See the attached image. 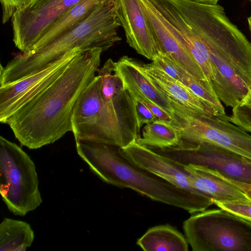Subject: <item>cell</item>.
<instances>
[{
	"label": "cell",
	"mask_w": 251,
	"mask_h": 251,
	"mask_svg": "<svg viewBox=\"0 0 251 251\" xmlns=\"http://www.w3.org/2000/svg\"><path fill=\"white\" fill-rule=\"evenodd\" d=\"M103 51L81 50L55 82L8 119L6 124L22 146L39 149L72 131L75 104L96 76Z\"/></svg>",
	"instance_id": "1"
},
{
	"label": "cell",
	"mask_w": 251,
	"mask_h": 251,
	"mask_svg": "<svg viewBox=\"0 0 251 251\" xmlns=\"http://www.w3.org/2000/svg\"><path fill=\"white\" fill-rule=\"evenodd\" d=\"M194 26L209 51L214 91L233 108L251 91V43L222 7L201 15Z\"/></svg>",
	"instance_id": "2"
},
{
	"label": "cell",
	"mask_w": 251,
	"mask_h": 251,
	"mask_svg": "<svg viewBox=\"0 0 251 251\" xmlns=\"http://www.w3.org/2000/svg\"><path fill=\"white\" fill-rule=\"evenodd\" d=\"M116 0H104L76 24L45 45L16 54L5 67L0 65L3 86L37 73L76 49L100 48L106 51L121 38Z\"/></svg>",
	"instance_id": "3"
},
{
	"label": "cell",
	"mask_w": 251,
	"mask_h": 251,
	"mask_svg": "<svg viewBox=\"0 0 251 251\" xmlns=\"http://www.w3.org/2000/svg\"><path fill=\"white\" fill-rule=\"evenodd\" d=\"M79 156L103 181L132 189L152 200L193 213L214 204L207 196L178 187L134 164L119 147L89 141L75 142Z\"/></svg>",
	"instance_id": "4"
},
{
	"label": "cell",
	"mask_w": 251,
	"mask_h": 251,
	"mask_svg": "<svg viewBox=\"0 0 251 251\" xmlns=\"http://www.w3.org/2000/svg\"><path fill=\"white\" fill-rule=\"evenodd\" d=\"M96 75L79 96L72 118L75 142L89 141L125 147L140 137L134 98L125 87L106 101Z\"/></svg>",
	"instance_id": "5"
},
{
	"label": "cell",
	"mask_w": 251,
	"mask_h": 251,
	"mask_svg": "<svg viewBox=\"0 0 251 251\" xmlns=\"http://www.w3.org/2000/svg\"><path fill=\"white\" fill-rule=\"evenodd\" d=\"M183 229L193 251H251V221L223 208L192 215Z\"/></svg>",
	"instance_id": "6"
},
{
	"label": "cell",
	"mask_w": 251,
	"mask_h": 251,
	"mask_svg": "<svg viewBox=\"0 0 251 251\" xmlns=\"http://www.w3.org/2000/svg\"><path fill=\"white\" fill-rule=\"evenodd\" d=\"M34 163L19 146L0 137V191L15 215L25 216L42 202Z\"/></svg>",
	"instance_id": "7"
},
{
	"label": "cell",
	"mask_w": 251,
	"mask_h": 251,
	"mask_svg": "<svg viewBox=\"0 0 251 251\" xmlns=\"http://www.w3.org/2000/svg\"><path fill=\"white\" fill-rule=\"evenodd\" d=\"M179 146L215 145L251 159V135L229 121V116L199 117L184 111L180 116Z\"/></svg>",
	"instance_id": "8"
},
{
	"label": "cell",
	"mask_w": 251,
	"mask_h": 251,
	"mask_svg": "<svg viewBox=\"0 0 251 251\" xmlns=\"http://www.w3.org/2000/svg\"><path fill=\"white\" fill-rule=\"evenodd\" d=\"M155 151L180 164L201 166L228 179L251 184V159L225 148L202 143Z\"/></svg>",
	"instance_id": "9"
},
{
	"label": "cell",
	"mask_w": 251,
	"mask_h": 251,
	"mask_svg": "<svg viewBox=\"0 0 251 251\" xmlns=\"http://www.w3.org/2000/svg\"><path fill=\"white\" fill-rule=\"evenodd\" d=\"M81 0H32L11 19L13 41L22 53H27L48 28Z\"/></svg>",
	"instance_id": "10"
},
{
	"label": "cell",
	"mask_w": 251,
	"mask_h": 251,
	"mask_svg": "<svg viewBox=\"0 0 251 251\" xmlns=\"http://www.w3.org/2000/svg\"><path fill=\"white\" fill-rule=\"evenodd\" d=\"M81 50L72 51L37 73L0 86V122L6 124L15 112L55 82Z\"/></svg>",
	"instance_id": "11"
},
{
	"label": "cell",
	"mask_w": 251,
	"mask_h": 251,
	"mask_svg": "<svg viewBox=\"0 0 251 251\" xmlns=\"http://www.w3.org/2000/svg\"><path fill=\"white\" fill-rule=\"evenodd\" d=\"M120 151L128 160L158 177L186 190L203 194L193 187L189 175L183 165L139 144L136 140L120 148Z\"/></svg>",
	"instance_id": "12"
},
{
	"label": "cell",
	"mask_w": 251,
	"mask_h": 251,
	"mask_svg": "<svg viewBox=\"0 0 251 251\" xmlns=\"http://www.w3.org/2000/svg\"><path fill=\"white\" fill-rule=\"evenodd\" d=\"M116 1L117 14L126 42L138 53L152 61L158 50L141 0Z\"/></svg>",
	"instance_id": "13"
},
{
	"label": "cell",
	"mask_w": 251,
	"mask_h": 251,
	"mask_svg": "<svg viewBox=\"0 0 251 251\" xmlns=\"http://www.w3.org/2000/svg\"><path fill=\"white\" fill-rule=\"evenodd\" d=\"M115 73L123 81L124 87L131 95L140 94L148 98L167 113L176 127L179 121L174 102L150 79L143 64L127 56H123L116 62Z\"/></svg>",
	"instance_id": "14"
},
{
	"label": "cell",
	"mask_w": 251,
	"mask_h": 251,
	"mask_svg": "<svg viewBox=\"0 0 251 251\" xmlns=\"http://www.w3.org/2000/svg\"><path fill=\"white\" fill-rule=\"evenodd\" d=\"M141 1L154 35L158 52L172 57L198 81H209L190 52L171 32L155 7L148 0Z\"/></svg>",
	"instance_id": "15"
},
{
	"label": "cell",
	"mask_w": 251,
	"mask_h": 251,
	"mask_svg": "<svg viewBox=\"0 0 251 251\" xmlns=\"http://www.w3.org/2000/svg\"><path fill=\"white\" fill-rule=\"evenodd\" d=\"M143 66L151 81L175 103L196 116L210 117L217 115L181 82L171 77L152 63L143 64Z\"/></svg>",
	"instance_id": "16"
},
{
	"label": "cell",
	"mask_w": 251,
	"mask_h": 251,
	"mask_svg": "<svg viewBox=\"0 0 251 251\" xmlns=\"http://www.w3.org/2000/svg\"><path fill=\"white\" fill-rule=\"evenodd\" d=\"M183 165L189 175L193 187L211 198L214 202L251 200L243 192L219 176L213 170L199 165Z\"/></svg>",
	"instance_id": "17"
},
{
	"label": "cell",
	"mask_w": 251,
	"mask_h": 251,
	"mask_svg": "<svg viewBox=\"0 0 251 251\" xmlns=\"http://www.w3.org/2000/svg\"><path fill=\"white\" fill-rule=\"evenodd\" d=\"M137 245L145 251H187L188 243L181 233L169 225L149 228Z\"/></svg>",
	"instance_id": "18"
},
{
	"label": "cell",
	"mask_w": 251,
	"mask_h": 251,
	"mask_svg": "<svg viewBox=\"0 0 251 251\" xmlns=\"http://www.w3.org/2000/svg\"><path fill=\"white\" fill-rule=\"evenodd\" d=\"M104 0H80L56 20L48 28L35 45L32 50L38 48L45 45L56 36L76 24L92 12Z\"/></svg>",
	"instance_id": "19"
},
{
	"label": "cell",
	"mask_w": 251,
	"mask_h": 251,
	"mask_svg": "<svg viewBox=\"0 0 251 251\" xmlns=\"http://www.w3.org/2000/svg\"><path fill=\"white\" fill-rule=\"evenodd\" d=\"M34 239L33 230L24 221L5 218L0 225V251H25Z\"/></svg>",
	"instance_id": "20"
},
{
	"label": "cell",
	"mask_w": 251,
	"mask_h": 251,
	"mask_svg": "<svg viewBox=\"0 0 251 251\" xmlns=\"http://www.w3.org/2000/svg\"><path fill=\"white\" fill-rule=\"evenodd\" d=\"M136 141L150 148L163 149L179 146L181 138L177 127L170 122L157 119L144 126L142 136Z\"/></svg>",
	"instance_id": "21"
},
{
	"label": "cell",
	"mask_w": 251,
	"mask_h": 251,
	"mask_svg": "<svg viewBox=\"0 0 251 251\" xmlns=\"http://www.w3.org/2000/svg\"><path fill=\"white\" fill-rule=\"evenodd\" d=\"M181 82L188 87L215 114L227 116L222 102L214 91L211 81H198L185 71Z\"/></svg>",
	"instance_id": "22"
},
{
	"label": "cell",
	"mask_w": 251,
	"mask_h": 251,
	"mask_svg": "<svg viewBox=\"0 0 251 251\" xmlns=\"http://www.w3.org/2000/svg\"><path fill=\"white\" fill-rule=\"evenodd\" d=\"M115 66L116 62L109 58L97 71L100 76V95L106 101L113 100L125 89L123 81L115 73Z\"/></svg>",
	"instance_id": "23"
},
{
	"label": "cell",
	"mask_w": 251,
	"mask_h": 251,
	"mask_svg": "<svg viewBox=\"0 0 251 251\" xmlns=\"http://www.w3.org/2000/svg\"><path fill=\"white\" fill-rule=\"evenodd\" d=\"M229 121L245 131L251 133V91L232 108Z\"/></svg>",
	"instance_id": "24"
},
{
	"label": "cell",
	"mask_w": 251,
	"mask_h": 251,
	"mask_svg": "<svg viewBox=\"0 0 251 251\" xmlns=\"http://www.w3.org/2000/svg\"><path fill=\"white\" fill-rule=\"evenodd\" d=\"M152 64L171 77L181 82L182 75L186 70L169 55L159 51Z\"/></svg>",
	"instance_id": "25"
},
{
	"label": "cell",
	"mask_w": 251,
	"mask_h": 251,
	"mask_svg": "<svg viewBox=\"0 0 251 251\" xmlns=\"http://www.w3.org/2000/svg\"><path fill=\"white\" fill-rule=\"evenodd\" d=\"M216 205L251 221V200L228 202L214 201Z\"/></svg>",
	"instance_id": "26"
},
{
	"label": "cell",
	"mask_w": 251,
	"mask_h": 251,
	"mask_svg": "<svg viewBox=\"0 0 251 251\" xmlns=\"http://www.w3.org/2000/svg\"><path fill=\"white\" fill-rule=\"evenodd\" d=\"M2 6V23L5 24L18 10L28 4L32 0H0Z\"/></svg>",
	"instance_id": "27"
},
{
	"label": "cell",
	"mask_w": 251,
	"mask_h": 251,
	"mask_svg": "<svg viewBox=\"0 0 251 251\" xmlns=\"http://www.w3.org/2000/svg\"><path fill=\"white\" fill-rule=\"evenodd\" d=\"M132 96L134 99L141 101L146 105L158 119L170 122L175 126L174 122L170 115L163 109L153 103L148 98L140 94H134L132 95Z\"/></svg>",
	"instance_id": "28"
},
{
	"label": "cell",
	"mask_w": 251,
	"mask_h": 251,
	"mask_svg": "<svg viewBox=\"0 0 251 251\" xmlns=\"http://www.w3.org/2000/svg\"><path fill=\"white\" fill-rule=\"evenodd\" d=\"M136 112L139 124L141 127L144 125H147L157 120L148 107L141 101L135 99Z\"/></svg>",
	"instance_id": "29"
},
{
	"label": "cell",
	"mask_w": 251,
	"mask_h": 251,
	"mask_svg": "<svg viewBox=\"0 0 251 251\" xmlns=\"http://www.w3.org/2000/svg\"><path fill=\"white\" fill-rule=\"evenodd\" d=\"M217 175L226 180L228 182L235 186L242 192H243L251 200V184H248L239 182L231 179H228L225 176L221 175L218 172L213 171Z\"/></svg>",
	"instance_id": "30"
},
{
	"label": "cell",
	"mask_w": 251,
	"mask_h": 251,
	"mask_svg": "<svg viewBox=\"0 0 251 251\" xmlns=\"http://www.w3.org/2000/svg\"><path fill=\"white\" fill-rule=\"evenodd\" d=\"M192 0L197 2H199V3L216 4H218V2L220 0Z\"/></svg>",
	"instance_id": "31"
},
{
	"label": "cell",
	"mask_w": 251,
	"mask_h": 251,
	"mask_svg": "<svg viewBox=\"0 0 251 251\" xmlns=\"http://www.w3.org/2000/svg\"><path fill=\"white\" fill-rule=\"evenodd\" d=\"M248 22L249 26V29L251 33V15L250 17L248 18Z\"/></svg>",
	"instance_id": "32"
},
{
	"label": "cell",
	"mask_w": 251,
	"mask_h": 251,
	"mask_svg": "<svg viewBox=\"0 0 251 251\" xmlns=\"http://www.w3.org/2000/svg\"><path fill=\"white\" fill-rule=\"evenodd\" d=\"M250 0V1H251V0Z\"/></svg>",
	"instance_id": "33"
}]
</instances>
